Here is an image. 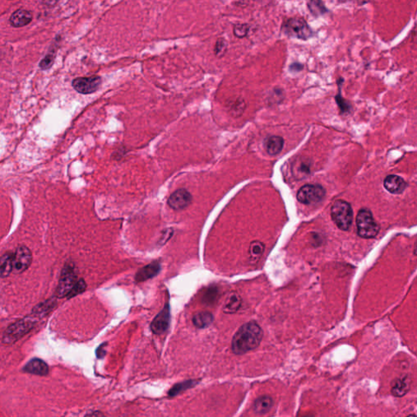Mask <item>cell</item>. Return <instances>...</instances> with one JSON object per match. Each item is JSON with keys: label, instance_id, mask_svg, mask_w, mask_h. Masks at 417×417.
<instances>
[{"label": "cell", "instance_id": "cell-1", "mask_svg": "<svg viewBox=\"0 0 417 417\" xmlns=\"http://www.w3.org/2000/svg\"><path fill=\"white\" fill-rule=\"evenodd\" d=\"M263 336V330L255 322L244 324L233 337L232 351L236 354H243L255 350L260 344Z\"/></svg>", "mask_w": 417, "mask_h": 417}, {"label": "cell", "instance_id": "cell-2", "mask_svg": "<svg viewBox=\"0 0 417 417\" xmlns=\"http://www.w3.org/2000/svg\"><path fill=\"white\" fill-rule=\"evenodd\" d=\"M78 281L79 280L77 279L73 263L65 265L63 270L61 271L59 284L55 291L57 297L60 298L65 297L70 298V296L75 289Z\"/></svg>", "mask_w": 417, "mask_h": 417}, {"label": "cell", "instance_id": "cell-3", "mask_svg": "<svg viewBox=\"0 0 417 417\" xmlns=\"http://www.w3.org/2000/svg\"><path fill=\"white\" fill-rule=\"evenodd\" d=\"M333 222L342 231H348L353 221L352 208L348 202L338 200L332 206L331 210Z\"/></svg>", "mask_w": 417, "mask_h": 417}, {"label": "cell", "instance_id": "cell-4", "mask_svg": "<svg viewBox=\"0 0 417 417\" xmlns=\"http://www.w3.org/2000/svg\"><path fill=\"white\" fill-rule=\"evenodd\" d=\"M356 224L358 234L363 238H373L380 231V227L375 221L372 212L368 209L359 210L357 215Z\"/></svg>", "mask_w": 417, "mask_h": 417}, {"label": "cell", "instance_id": "cell-5", "mask_svg": "<svg viewBox=\"0 0 417 417\" xmlns=\"http://www.w3.org/2000/svg\"><path fill=\"white\" fill-rule=\"evenodd\" d=\"M36 322L31 318H24L14 324L9 326L4 332V342L7 344H12L31 332L35 327Z\"/></svg>", "mask_w": 417, "mask_h": 417}, {"label": "cell", "instance_id": "cell-6", "mask_svg": "<svg viewBox=\"0 0 417 417\" xmlns=\"http://www.w3.org/2000/svg\"><path fill=\"white\" fill-rule=\"evenodd\" d=\"M284 29L289 36L303 40L309 39L313 34L308 23L301 18L289 19L284 25Z\"/></svg>", "mask_w": 417, "mask_h": 417}, {"label": "cell", "instance_id": "cell-7", "mask_svg": "<svg viewBox=\"0 0 417 417\" xmlns=\"http://www.w3.org/2000/svg\"><path fill=\"white\" fill-rule=\"evenodd\" d=\"M325 190L318 184H308L300 188L297 198L301 203L313 205L324 199Z\"/></svg>", "mask_w": 417, "mask_h": 417}, {"label": "cell", "instance_id": "cell-8", "mask_svg": "<svg viewBox=\"0 0 417 417\" xmlns=\"http://www.w3.org/2000/svg\"><path fill=\"white\" fill-rule=\"evenodd\" d=\"M102 79L100 76H92L88 77H77L72 81L73 89L78 93L88 95L96 92L101 85Z\"/></svg>", "mask_w": 417, "mask_h": 417}, {"label": "cell", "instance_id": "cell-9", "mask_svg": "<svg viewBox=\"0 0 417 417\" xmlns=\"http://www.w3.org/2000/svg\"><path fill=\"white\" fill-rule=\"evenodd\" d=\"M33 256L31 249L24 245L16 248L13 256V271L16 274L24 272L32 263Z\"/></svg>", "mask_w": 417, "mask_h": 417}, {"label": "cell", "instance_id": "cell-10", "mask_svg": "<svg viewBox=\"0 0 417 417\" xmlns=\"http://www.w3.org/2000/svg\"><path fill=\"white\" fill-rule=\"evenodd\" d=\"M192 201V197L187 190L184 188L178 189L171 194L168 199V205L174 210H183L184 208L189 206Z\"/></svg>", "mask_w": 417, "mask_h": 417}, {"label": "cell", "instance_id": "cell-11", "mask_svg": "<svg viewBox=\"0 0 417 417\" xmlns=\"http://www.w3.org/2000/svg\"><path fill=\"white\" fill-rule=\"evenodd\" d=\"M171 321L170 305L166 303L151 324V329L155 334H162L166 331Z\"/></svg>", "mask_w": 417, "mask_h": 417}, {"label": "cell", "instance_id": "cell-12", "mask_svg": "<svg viewBox=\"0 0 417 417\" xmlns=\"http://www.w3.org/2000/svg\"><path fill=\"white\" fill-rule=\"evenodd\" d=\"M32 20L33 14L31 11L18 9L12 13L9 19V22L15 28H21L31 24Z\"/></svg>", "mask_w": 417, "mask_h": 417}, {"label": "cell", "instance_id": "cell-13", "mask_svg": "<svg viewBox=\"0 0 417 417\" xmlns=\"http://www.w3.org/2000/svg\"><path fill=\"white\" fill-rule=\"evenodd\" d=\"M407 183L404 179L398 175H388L384 180V187L391 193H402L405 190Z\"/></svg>", "mask_w": 417, "mask_h": 417}, {"label": "cell", "instance_id": "cell-14", "mask_svg": "<svg viewBox=\"0 0 417 417\" xmlns=\"http://www.w3.org/2000/svg\"><path fill=\"white\" fill-rule=\"evenodd\" d=\"M23 370L31 374L46 376L48 374V365L40 358H33L27 363Z\"/></svg>", "mask_w": 417, "mask_h": 417}, {"label": "cell", "instance_id": "cell-15", "mask_svg": "<svg viewBox=\"0 0 417 417\" xmlns=\"http://www.w3.org/2000/svg\"><path fill=\"white\" fill-rule=\"evenodd\" d=\"M161 264L158 262H153L148 266H145L141 269L135 275V281L137 282H143L147 280L151 279L160 272Z\"/></svg>", "mask_w": 417, "mask_h": 417}, {"label": "cell", "instance_id": "cell-16", "mask_svg": "<svg viewBox=\"0 0 417 417\" xmlns=\"http://www.w3.org/2000/svg\"><path fill=\"white\" fill-rule=\"evenodd\" d=\"M284 138L281 136L267 137L263 143L265 150L271 156L279 154L284 148Z\"/></svg>", "mask_w": 417, "mask_h": 417}, {"label": "cell", "instance_id": "cell-17", "mask_svg": "<svg viewBox=\"0 0 417 417\" xmlns=\"http://www.w3.org/2000/svg\"><path fill=\"white\" fill-rule=\"evenodd\" d=\"M14 253L8 252L0 257V278H6L13 271Z\"/></svg>", "mask_w": 417, "mask_h": 417}, {"label": "cell", "instance_id": "cell-18", "mask_svg": "<svg viewBox=\"0 0 417 417\" xmlns=\"http://www.w3.org/2000/svg\"><path fill=\"white\" fill-rule=\"evenodd\" d=\"M214 321V316L210 312H202L196 314L192 318V323L198 328H207Z\"/></svg>", "mask_w": 417, "mask_h": 417}, {"label": "cell", "instance_id": "cell-19", "mask_svg": "<svg viewBox=\"0 0 417 417\" xmlns=\"http://www.w3.org/2000/svg\"><path fill=\"white\" fill-rule=\"evenodd\" d=\"M241 305V298L236 293H231L227 298L224 305V312L226 314H233L238 311Z\"/></svg>", "mask_w": 417, "mask_h": 417}, {"label": "cell", "instance_id": "cell-20", "mask_svg": "<svg viewBox=\"0 0 417 417\" xmlns=\"http://www.w3.org/2000/svg\"><path fill=\"white\" fill-rule=\"evenodd\" d=\"M410 389V381L407 377L396 380L392 387L391 392L396 397H402L408 392Z\"/></svg>", "mask_w": 417, "mask_h": 417}, {"label": "cell", "instance_id": "cell-21", "mask_svg": "<svg viewBox=\"0 0 417 417\" xmlns=\"http://www.w3.org/2000/svg\"><path fill=\"white\" fill-rule=\"evenodd\" d=\"M273 405L272 399L269 396H262L256 399L254 404V409L257 413H267Z\"/></svg>", "mask_w": 417, "mask_h": 417}, {"label": "cell", "instance_id": "cell-22", "mask_svg": "<svg viewBox=\"0 0 417 417\" xmlns=\"http://www.w3.org/2000/svg\"><path fill=\"white\" fill-rule=\"evenodd\" d=\"M55 305V301L54 299H50L48 301H45L43 303L39 304L36 305L34 310H33V314L35 316H46L47 313L51 312V310L54 308Z\"/></svg>", "mask_w": 417, "mask_h": 417}, {"label": "cell", "instance_id": "cell-23", "mask_svg": "<svg viewBox=\"0 0 417 417\" xmlns=\"http://www.w3.org/2000/svg\"><path fill=\"white\" fill-rule=\"evenodd\" d=\"M264 249L265 246L263 243L258 241V240L253 241L251 244V246H249V251H248L251 260L253 262H257V261L259 260L261 256L263 255Z\"/></svg>", "mask_w": 417, "mask_h": 417}, {"label": "cell", "instance_id": "cell-24", "mask_svg": "<svg viewBox=\"0 0 417 417\" xmlns=\"http://www.w3.org/2000/svg\"><path fill=\"white\" fill-rule=\"evenodd\" d=\"M218 289L215 286H211L206 290V293L203 297V301L206 305H211L215 302L218 297Z\"/></svg>", "mask_w": 417, "mask_h": 417}, {"label": "cell", "instance_id": "cell-25", "mask_svg": "<svg viewBox=\"0 0 417 417\" xmlns=\"http://www.w3.org/2000/svg\"><path fill=\"white\" fill-rule=\"evenodd\" d=\"M55 51H50L48 54L43 57V59L40 61L39 63V67L43 70H47L50 69L52 66L53 64L55 62Z\"/></svg>", "mask_w": 417, "mask_h": 417}, {"label": "cell", "instance_id": "cell-26", "mask_svg": "<svg viewBox=\"0 0 417 417\" xmlns=\"http://www.w3.org/2000/svg\"><path fill=\"white\" fill-rule=\"evenodd\" d=\"M196 381H186V382L180 383V384H177V385H175L174 388L170 391L169 395L170 396H175V395H178V394L181 393L182 391H185V390L189 389L191 387L195 385Z\"/></svg>", "mask_w": 417, "mask_h": 417}, {"label": "cell", "instance_id": "cell-27", "mask_svg": "<svg viewBox=\"0 0 417 417\" xmlns=\"http://www.w3.org/2000/svg\"><path fill=\"white\" fill-rule=\"evenodd\" d=\"M248 29H249V27L246 24H236L234 29H233L235 36L237 37V38H244V37L248 35Z\"/></svg>", "mask_w": 417, "mask_h": 417}, {"label": "cell", "instance_id": "cell-28", "mask_svg": "<svg viewBox=\"0 0 417 417\" xmlns=\"http://www.w3.org/2000/svg\"><path fill=\"white\" fill-rule=\"evenodd\" d=\"M339 85H340V87H339V91H338L339 92H338V96H336V100L337 102H338V107L340 108L341 112H348L349 110H350V106L346 104V100L342 99V96H341V84H339Z\"/></svg>", "mask_w": 417, "mask_h": 417}, {"label": "cell", "instance_id": "cell-29", "mask_svg": "<svg viewBox=\"0 0 417 417\" xmlns=\"http://www.w3.org/2000/svg\"><path fill=\"white\" fill-rule=\"evenodd\" d=\"M227 50L226 42L224 39H219L217 41V43L215 45V48H214V52L217 57H221L224 55Z\"/></svg>", "mask_w": 417, "mask_h": 417}, {"label": "cell", "instance_id": "cell-30", "mask_svg": "<svg viewBox=\"0 0 417 417\" xmlns=\"http://www.w3.org/2000/svg\"><path fill=\"white\" fill-rule=\"evenodd\" d=\"M308 7H309L310 10L312 11V14H314V12L316 11V14L317 15L322 14V12H325V8L320 2H309Z\"/></svg>", "mask_w": 417, "mask_h": 417}, {"label": "cell", "instance_id": "cell-31", "mask_svg": "<svg viewBox=\"0 0 417 417\" xmlns=\"http://www.w3.org/2000/svg\"><path fill=\"white\" fill-rule=\"evenodd\" d=\"M85 417H104V414L100 412V411H96L90 412V413L86 415Z\"/></svg>", "mask_w": 417, "mask_h": 417}, {"label": "cell", "instance_id": "cell-32", "mask_svg": "<svg viewBox=\"0 0 417 417\" xmlns=\"http://www.w3.org/2000/svg\"><path fill=\"white\" fill-rule=\"evenodd\" d=\"M302 417H314V416H312V415H305V416H302Z\"/></svg>", "mask_w": 417, "mask_h": 417}, {"label": "cell", "instance_id": "cell-33", "mask_svg": "<svg viewBox=\"0 0 417 417\" xmlns=\"http://www.w3.org/2000/svg\"><path fill=\"white\" fill-rule=\"evenodd\" d=\"M408 417H416V416H415V415H409V416H408Z\"/></svg>", "mask_w": 417, "mask_h": 417}]
</instances>
